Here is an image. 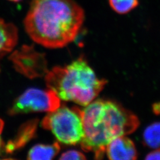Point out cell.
Here are the masks:
<instances>
[{
  "label": "cell",
  "instance_id": "obj_5",
  "mask_svg": "<svg viewBox=\"0 0 160 160\" xmlns=\"http://www.w3.org/2000/svg\"><path fill=\"white\" fill-rule=\"evenodd\" d=\"M61 106V100L51 89L29 88L17 97L8 111L11 116L36 112H51Z\"/></svg>",
  "mask_w": 160,
  "mask_h": 160
},
{
  "label": "cell",
  "instance_id": "obj_2",
  "mask_svg": "<svg viewBox=\"0 0 160 160\" xmlns=\"http://www.w3.org/2000/svg\"><path fill=\"white\" fill-rule=\"evenodd\" d=\"M81 114L84 137L81 147L93 152L96 159L103 158L112 140L131 134L139 125L135 114L113 101L93 100L81 109Z\"/></svg>",
  "mask_w": 160,
  "mask_h": 160
},
{
  "label": "cell",
  "instance_id": "obj_15",
  "mask_svg": "<svg viewBox=\"0 0 160 160\" xmlns=\"http://www.w3.org/2000/svg\"><path fill=\"white\" fill-rule=\"evenodd\" d=\"M4 126V121L1 119H0V151L2 147V139H1V134H2V132L3 131Z\"/></svg>",
  "mask_w": 160,
  "mask_h": 160
},
{
  "label": "cell",
  "instance_id": "obj_7",
  "mask_svg": "<svg viewBox=\"0 0 160 160\" xmlns=\"http://www.w3.org/2000/svg\"><path fill=\"white\" fill-rule=\"evenodd\" d=\"M106 153L110 160H136L138 153L133 142L125 136L112 140L108 145Z\"/></svg>",
  "mask_w": 160,
  "mask_h": 160
},
{
  "label": "cell",
  "instance_id": "obj_11",
  "mask_svg": "<svg viewBox=\"0 0 160 160\" xmlns=\"http://www.w3.org/2000/svg\"><path fill=\"white\" fill-rule=\"evenodd\" d=\"M143 137L145 145L151 148H160V122L154 123L148 126Z\"/></svg>",
  "mask_w": 160,
  "mask_h": 160
},
{
  "label": "cell",
  "instance_id": "obj_17",
  "mask_svg": "<svg viewBox=\"0 0 160 160\" xmlns=\"http://www.w3.org/2000/svg\"><path fill=\"white\" fill-rule=\"evenodd\" d=\"M10 1H12V2H20L22 0H8Z\"/></svg>",
  "mask_w": 160,
  "mask_h": 160
},
{
  "label": "cell",
  "instance_id": "obj_3",
  "mask_svg": "<svg viewBox=\"0 0 160 160\" xmlns=\"http://www.w3.org/2000/svg\"><path fill=\"white\" fill-rule=\"evenodd\" d=\"M46 86L60 100L82 106L92 102L107 81L100 79L82 57L64 67H55L45 75Z\"/></svg>",
  "mask_w": 160,
  "mask_h": 160
},
{
  "label": "cell",
  "instance_id": "obj_9",
  "mask_svg": "<svg viewBox=\"0 0 160 160\" xmlns=\"http://www.w3.org/2000/svg\"><path fill=\"white\" fill-rule=\"evenodd\" d=\"M38 123V120H33L23 124L17 132V135L7 143L6 147V152L12 153L29 142L35 135Z\"/></svg>",
  "mask_w": 160,
  "mask_h": 160
},
{
  "label": "cell",
  "instance_id": "obj_16",
  "mask_svg": "<svg viewBox=\"0 0 160 160\" xmlns=\"http://www.w3.org/2000/svg\"><path fill=\"white\" fill-rule=\"evenodd\" d=\"M155 114H160V103H155L152 106Z\"/></svg>",
  "mask_w": 160,
  "mask_h": 160
},
{
  "label": "cell",
  "instance_id": "obj_1",
  "mask_svg": "<svg viewBox=\"0 0 160 160\" xmlns=\"http://www.w3.org/2000/svg\"><path fill=\"white\" fill-rule=\"evenodd\" d=\"M84 17L83 9L74 0H32L24 26L36 43L57 49L75 40Z\"/></svg>",
  "mask_w": 160,
  "mask_h": 160
},
{
  "label": "cell",
  "instance_id": "obj_13",
  "mask_svg": "<svg viewBox=\"0 0 160 160\" xmlns=\"http://www.w3.org/2000/svg\"><path fill=\"white\" fill-rule=\"evenodd\" d=\"M63 160H86L85 155L80 151L76 150H69L63 152L59 158Z\"/></svg>",
  "mask_w": 160,
  "mask_h": 160
},
{
  "label": "cell",
  "instance_id": "obj_14",
  "mask_svg": "<svg viewBox=\"0 0 160 160\" xmlns=\"http://www.w3.org/2000/svg\"><path fill=\"white\" fill-rule=\"evenodd\" d=\"M145 160H160V148L155 149V151L149 153L145 157Z\"/></svg>",
  "mask_w": 160,
  "mask_h": 160
},
{
  "label": "cell",
  "instance_id": "obj_8",
  "mask_svg": "<svg viewBox=\"0 0 160 160\" xmlns=\"http://www.w3.org/2000/svg\"><path fill=\"white\" fill-rule=\"evenodd\" d=\"M18 38L17 28L0 18V58L12 51L17 45Z\"/></svg>",
  "mask_w": 160,
  "mask_h": 160
},
{
  "label": "cell",
  "instance_id": "obj_12",
  "mask_svg": "<svg viewBox=\"0 0 160 160\" xmlns=\"http://www.w3.org/2000/svg\"><path fill=\"white\" fill-rule=\"evenodd\" d=\"M109 2L114 12L120 14L131 12L139 4L138 0H109Z\"/></svg>",
  "mask_w": 160,
  "mask_h": 160
},
{
  "label": "cell",
  "instance_id": "obj_10",
  "mask_svg": "<svg viewBox=\"0 0 160 160\" xmlns=\"http://www.w3.org/2000/svg\"><path fill=\"white\" fill-rule=\"evenodd\" d=\"M58 142L52 144H38L29 150L28 154L29 160H52L60 151Z\"/></svg>",
  "mask_w": 160,
  "mask_h": 160
},
{
  "label": "cell",
  "instance_id": "obj_4",
  "mask_svg": "<svg viewBox=\"0 0 160 160\" xmlns=\"http://www.w3.org/2000/svg\"><path fill=\"white\" fill-rule=\"evenodd\" d=\"M41 126L51 132L58 141L66 145L80 143L84 137L81 109L77 107L60 106L46 115Z\"/></svg>",
  "mask_w": 160,
  "mask_h": 160
},
{
  "label": "cell",
  "instance_id": "obj_6",
  "mask_svg": "<svg viewBox=\"0 0 160 160\" xmlns=\"http://www.w3.org/2000/svg\"><path fill=\"white\" fill-rule=\"evenodd\" d=\"M12 58L17 70L30 78L48 72L44 56L34 52L31 47H24L14 53Z\"/></svg>",
  "mask_w": 160,
  "mask_h": 160
}]
</instances>
